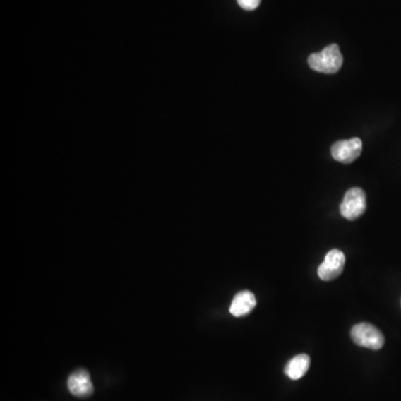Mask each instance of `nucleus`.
<instances>
[{
	"instance_id": "8",
	"label": "nucleus",
	"mask_w": 401,
	"mask_h": 401,
	"mask_svg": "<svg viewBox=\"0 0 401 401\" xmlns=\"http://www.w3.org/2000/svg\"><path fill=\"white\" fill-rule=\"evenodd\" d=\"M310 368V357L308 354H298L287 364L285 375L292 381H298L306 375Z\"/></svg>"
},
{
	"instance_id": "3",
	"label": "nucleus",
	"mask_w": 401,
	"mask_h": 401,
	"mask_svg": "<svg viewBox=\"0 0 401 401\" xmlns=\"http://www.w3.org/2000/svg\"><path fill=\"white\" fill-rule=\"evenodd\" d=\"M366 193L359 188H350L343 198L340 213L345 219L354 221L366 211Z\"/></svg>"
},
{
	"instance_id": "9",
	"label": "nucleus",
	"mask_w": 401,
	"mask_h": 401,
	"mask_svg": "<svg viewBox=\"0 0 401 401\" xmlns=\"http://www.w3.org/2000/svg\"><path fill=\"white\" fill-rule=\"evenodd\" d=\"M261 0H238L241 8L244 11H254L259 7Z\"/></svg>"
},
{
	"instance_id": "1",
	"label": "nucleus",
	"mask_w": 401,
	"mask_h": 401,
	"mask_svg": "<svg viewBox=\"0 0 401 401\" xmlns=\"http://www.w3.org/2000/svg\"><path fill=\"white\" fill-rule=\"evenodd\" d=\"M342 55L337 44H331L320 53L311 54L308 59L309 66L318 73L335 74L342 66Z\"/></svg>"
},
{
	"instance_id": "2",
	"label": "nucleus",
	"mask_w": 401,
	"mask_h": 401,
	"mask_svg": "<svg viewBox=\"0 0 401 401\" xmlns=\"http://www.w3.org/2000/svg\"><path fill=\"white\" fill-rule=\"evenodd\" d=\"M351 339L357 346L379 350L385 345V337L379 329L367 322L358 323L351 329Z\"/></svg>"
},
{
	"instance_id": "7",
	"label": "nucleus",
	"mask_w": 401,
	"mask_h": 401,
	"mask_svg": "<svg viewBox=\"0 0 401 401\" xmlns=\"http://www.w3.org/2000/svg\"><path fill=\"white\" fill-rule=\"evenodd\" d=\"M256 299L250 291H241L235 294L230 306V312L234 317H243L256 308Z\"/></svg>"
},
{
	"instance_id": "4",
	"label": "nucleus",
	"mask_w": 401,
	"mask_h": 401,
	"mask_svg": "<svg viewBox=\"0 0 401 401\" xmlns=\"http://www.w3.org/2000/svg\"><path fill=\"white\" fill-rule=\"evenodd\" d=\"M346 264V256L338 249L329 251L318 268V275L323 281H333L340 277Z\"/></svg>"
},
{
	"instance_id": "5",
	"label": "nucleus",
	"mask_w": 401,
	"mask_h": 401,
	"mask_svg": "<svg viewBox=\"0 0 401 401\" xmlns=\"http://www.w3.org/2000/svg\"><path fill=\"white\" fill-rule=\"evenodd\" d=\"M362 152V142L360 138L338 140L331 148V155L335 161L342 164H350L356 161Z\"/></svg>"
},
{
	"instance_id": "6",
	"label": "nucleus",
	"mask_w": 401,
	"mask_h": 401,
	"mask_svg": "<svg viewBox=\"0 0 401 401\" xmlns=\"http://www.w3.org/2000/svg\"><path fill=\"white\" fill-rule=\"evenodd\" d=\"M67 385L71 395L78 398H88L94 393V385L90 381V373L84 369L73 372L69 376Z\"/></svg>"
}]
</instances>
